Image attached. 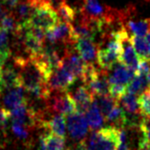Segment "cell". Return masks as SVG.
<instances>
[{"label": "cell", "mask_w": 150, "mask_h": 150, "mask_svg": "<svg viewBox=\"0 0 150 150\" xmlns=\"http://www.w3.org/2000/svg\"><path fill=\"white\" fill-rule=\"evenodd\" d=\"M120 128L107 126L98 129L85 142L88 150H117L120 144Z\"/></svg>", "instance_id": "obj_1"}, {"label": "cell", "mask_w": 150, "mask_h": 150, "mask_svg": "<svg viewBox=\"0 0 150 150\" xmlns=\"http://www.w3.org/2000/svg\"><path fill=\"white\" fill-rule=\"evenodd\" d=\"M60 21L57 11L54 9L52 3L45 1L35 9L28 23L33 27L40 28L45 32L52 30Z\"/></svg>", "instance_id": "obj_2"}, {"label": "cell", "mask_w": 150, "mask_h": 150, "mask_svg": "<svg viewBox=\"0 0 150 150\" xmlns=\"http://www.w3.org/2000/svg\"><path fill=\"white\" fill-rule=\"evenodd\" d=\"M136 73L127 68L120 62H118L112 69L111 74L108 76L109 84V94L113 98H120L126 92L127 85L129 84Z\"/></svg>", "instance_id": "obj_3"}, {"label": "cell", "mask_w": 150, "mask_h": 150, "mask_svg": "<svg viewBox=\"0 0 150 150\" xmlns=\"http://www.w3.org/2000/svg\"><path fill=\"white\" fill-rule=\"evenodd\" d=\"M47 101V110L58 115H71L76 112V106L71 95L67 92H58Z\"/></svg>", "instance_id": "obj_4"}, {"label": "cell", "mask_w": 150, "mask_h": 150, "mask_svg": "<svg viewBox=\"0 0 150 150\" xmlns=\"http://www.w3.org/2000/svg\"><path fill=\"white\" fill-rule=\"evenodd\" d=\"M120 41H122V52H120L119 62L125 65L130 70L137 73L139 64H140V58L134 49L131 36L128 35L125 29L120 32Z\"/></svg>", "instance_id": "obj_5"}, {"label": "cell", "mask_w": 150, "mask_h": 150, "mask_svg": "<svg viewBox=\"0 0 150 150\" xmlns=\"http://www.w3.org/2000/svg\"><path fill=\"white\" fill-rule=\"evenodd\" d=\"M62 66L70 71L76 78L83 80L88 70L89 64L82 59L76 50L66 49L62 57Z\"/></svg>", "instance_id": "obj_6"}, {"label": "cell", "mask_w": 150, "mask_h": 150, "mask_svg": "<svg viewBox=\"0 0 150 150\" xmlns=\"http://www.w3.org/2000/svg\"><path fill=\"white\" fill-rule=\"evenodd\" d=\"M76 76L68 71L66 68L60 66L56 71L53 72L48 80V88L50 92L58 93V92H66L68 88L75 82Z\"/></svg>", "instance_id": "obj_7"}, {"label": "cell", "mask_w": 150, "mask_h": 150, "mask_svg": "<svg viewBox=\"0 0 150 150\" xmlns=\"http://www.w3.org/2000/svg\"><path fill=\"white\" fill-rule=\"evenodd\" d=\"M66 124L69 135L73 140L78 142L84 141V138L88 133L89 124L83 113L76 111L69 115L66 120Z\"/></svg>", "instance_id": "obj_8"}, {"label": "cell", "mask_w": 150, "mask_h": 150, "mask_svg": "<svg viewBox=\"0 0 150 150\" xmlns=\"http://www.w3.org/2000/svg\"><path fill=\"white\" fill-rule=\"evenodd\" d=\"M72 28L73 24L59 21L56 27L46 32V40L51 44L59 42L66 46L68 44H74L72 38Z\"/></svg>", "instance_id": "obj_9"}, {"label": "cell", "mask_w": 150, "mask_h": 150, "mask_svg": "<svg viewBox=\"0 0 150 150\" xmlns=\"http://www.w3.org/2000/svg\"><path fill=\"white\" fill-rule=\"evenodd\" d=\"M74 48L87 64H94L97 59L98 46L93 40L79 38L74 43Z\"/></svg>", "instance_id": "obj_10"}, {"label": "cell", "mask_w": 150, "mask_h": 150, "mask_svg": "<svg viewBox=\"0 0 150 150\" xmlns=\"http://www.w3.org/2000/svg\"><path fill=\"white\" fill-rule=\"evenodd\" d=\"M71 95L73 100L75 101L76 106V111L85 113L90 105L93 103L95 100V96L90 92V90L87 88L85 85H81L75 89L72 93H69Z\"/></svg>", "instance_id": "obj_11"}, {"label": "cell", "mask_w": 150, "mask_h": 150, "mask_svg": "<svg viewBox=\"0 0 150 150\" xmlns=\"http://www.w3.org/2000/svg\"><path fill=\"white\" fill-rule=\"evenodd\" d=\"M20 86L22 87L16 69L12 66H4L0 70V91H9Z\"/></svg>", "instance_id": "obj_12"}, {"label": "cell", "mask_w": 150, "mask_h": 150, "mask_svg": "<svg viewBox=\"0 0 150 150\" xmlns=\"http://www.w3.org/2000/svg\"><path fill=\"white\" fill-rule=\"evenodd\" d=\"M65 139L54 133L42 135L39 139L38 150H64Z\"/></svg>", "instance_id": "obj_13"}, {"label": "cell", "mask_w": 150, "mask_h": 150, "mask_svg": "<svg viewBox=\"0 0 150 150\" xmlns=\"http://www.w3.org/2000/svg\"><path fill=\"white\" fill-rule=\"evenodd\" d=\"M26 101L27 100L24 96V88L21 86L9 90V92H7L5 96L3 97L4 108L10 111L17 106L25 103Z\"/></svg>", "instance_id": "obj_14"}, {"label": "cell", "mask_w": 150, "mask_h": 150, "mask_svg": "<svg viewBox=\"0 0 150 150\" xmlns=\"http://www.w3.org/2000/svg\"><path fill=\"white\" fill-rule=\"evenodd\" d=\"M82 16L101 19L107 17L109 13H107V8L102 6L98 0H84Z\"/></svg>", "instance_id": "obj_15"}, {"label": "cell", "mask_w": 150, "mask_h": 150, "mask_svg": "<svg viewBox=\"0 0 150 150\" xmlns=\"http://www.w3.org/2000/svg\"><path fill=\"white\" fill-rule=\"evenodd\" d=\"M118 101L126 114L131 116H142L140 105H139V98H137V95L126 91Z\"/></svg>", "instance_id": "obj_16"}, {"label": "cell", "mask_w": 150, "mask_h": 150, "mask_svg": "<svg viewBox=\"0 0 150 150\" xmlns=\"http://www.w3.org/2000/svg\"><path fill=\"white\" fill-rule=\"evenodd\" d=\"M66 120L63 115H54L48 119L44 123L45 129L49 130L51 133L58 135L60 137H65L66 133Z\"/></svg>", "instance_id": "obj_17"}, {"label": "cell", "mask_w": 150, "mask_h": 150, "mask_svg": "<svg viewBox=\"0 0 150 150\" xmlns=\"http://www.w3.org/2000/svg\"><path fill=\"white\" fill-rule=\"evenodd\" d=\"M131 40L140 60H150V39L146 36L131 35Z\"/></svg>", "instance_id": "obj_18"}, {"label": "cell", "mask_w": 150, "mask_h": 150, "mask_svg": "<svg viewBox=\"0 0 150 150\" xmlns=\"http://www.w3.org/2000/svg\"><path fill=\"white\" fill-rule=\"evenodd\" d=\"M85 117L87 122L89 124V127L93 130H98L103 124V115L98 108L96 100H94L93 103L90 105L88 110L85 112Z\"/></svg>", "instance_id": "obj_19"}, {"label": "cell", "mask_w": 150, "mask_h": 150, "mask_svg": "<svg viewBox=\"0 0 150 150\" xmlns=\"http://www.w3.org/2000/svg\"><path fill=\"white\" fill-rule=\"evenodd\" d=\"M105 119L108 122L112 123L113 126H116L118 128H124L129 123V120H128L126 113L122 106L120 105V103L115 106V108Z\"/></svg>", "instance_id": "obj_20"}, {"label": "cell", "mask_w": 150, "mask_h": 150, "mask_svg": "<svg viewBox=\"0 0 150 150\" xmlns=\"http://www.w3.org/2000/svg\"><path fill=\"white\" fill-rule=\"evenodd\" d=\"M95 100H96L98 108H100L101 114L103 115L104 118H106L110 114L111 111L115 108V106L119 103V101L113 98L110 94L95 97Z\"/></svg>", "instance_id": "obj_21"}, {"label": "cell", "mask_w": 150, "mask_h": 150, "mask_svg": "<svg viewBox=\"0 0 150 150\" xmlns=\"http://www.w3.org/2000/svg\"><path fill=\"white\" fill-rule=\"evenodd\" d=\"M150 85L148 84L146 76L144 75L136 74L131 81L127 85L126 91L135 95H141L148 88Z\"/></svg>", "instance_id": "obj_22"}, {"label": "cell", "mask_w": 150, "mask_h": 150, "mask_svg": "<svg viewBox=\"0 0 150 150\" xmlns=\"http://www.w3.org/2000/svg\"><path fill=\"white\" fill-rule=\"evenodd\" d=\"M126 27L131 33L132 35L136 36H146L150 33V18L140 21L128 20Z\"/></svg>", "instance_id": "obj_23"}, {"label": "cell", "mask_w": 150, "mask_h": 150, "mask_svg": "<svg viewBox=\"0 0 150 150\" xmlns=\"http://www.w3.org/2000/svg\"><path fill=\"white\" fill-rule=\"evenodd\" d=\"M57 13L58 14L59 19H61V21H64V22L70 24H73V22L75 21L76 18L75 10L72 7L69 6L65 1H61L58 3Z\"/></svg>", "instance_id": "obj_24"}, {"label": "cell", "mask_w": 150, "mask_h": 150, "mask_svg": "<svg viewBox=\"0 0 150 150\" xmlns=\"http://www.w3.org/2000/svg\"><path fill=\"white\" fill-rule=\"evenodd\" d=\"M16 19L19 23L26 22L30 17L32 16L33 13L35 11V7L33 6L31 3H29L28 1L25 2H19V4L16 7Z\"/></svg>", "instance_id": "obj_25"}, {"label": "cell", "mask_w": 150, "mask_h": 150, "mask_svg": "<svg viewBox=\"0 0 150 150\" xmlns=\"http://www.w3.org/2000/svg\"><path fill=\"white\" fill-rule=\"evenodd\" d=\"M0 27L6 30L7 32H11L13 35H16L18 31V28H19V22H18L16 17L13 13H8L4 17V19L2 20Z\"/></svg>", "instance_id": "obj_26"}, {"label": "cell", "mask_w": 150, "mask_h": 150, "mask_svg": "<svg viewBox=\"0 0 150 150\" xmlns=\"http://www.w3.org/2000/svg\"><path fill=\"white\" fill-rule=\"evenodd\" d=\"M141 114L142 117H150V86L139 97Z\"/></svg>", "instance_id": "obj_27"}, {"label": "cell", "mask_w": 150, "mask_h": 150, "mask_svg": "<svg viewBox=\"0 0 150 150\" xmlns=\"http://www.w3.org/2000/svg\"><path fill=\"white\" fill-rule=\"evenodd\" d=\"M29 129H30V128L26 125H23V124H20L17 122L12 123L13 133L16 135L18 139H20V140H27L29 138V134H30Z\"/></svg>", "instance_id": "obj_28"}, {"label": "cell", "mask_w": 150, "mask_h": 150, "mask_svg": "<svg viewBox=\"0 0 150 150\" xmlns=\"http://www.w3.org/2000/svg\"><path fill=\"white\" fill-rule=\"evenodd\" d=\"M0 52L6 54H11L9 32L0 27Z\"/></svg>", "instance_id": "obj_29"}, {"label": "cell", "mask_w": 150, "mask_h": 150, "mask_svg": "<svg viewBox=\"0 0 150 150\" xmlns=\"http://www.w3.org/2000/svg\"><path fill=\"white\" fill-rule=\"evenodd\" d=\"M140 129L145 137L146 141L150 144V117H142L140 122Z\"/></svg>", "instance_id": "obj_30"}, {"label": "cell", "mask_w": 150, "mask_h": 150, "mask_svg": "<svg viewBox=\"0 0 150 150\" xmlns=\"http://www.w3.org/2000/svg\"><path fill=\"white\" fill-rule=\"evenodd\" d=\"M11 118L10 110H7L6 108H0V129L5 131L8 125V120Z\"/></svg>", "instance_id": "obj_31"}, {"label": "cell", "mask_w": 150, "mask_h": 150, "mask_svg": "<svg viewBox=\"0 0 150 150\" xmlns=\"http://www.w3.org/2000/svg\"><path fill=\"white\" fill-rule=\"evenodd\" d=\"M149 71H150V60H140V64H139L136 74L145 76Z\"/></svg>", "instance_id": "obj_32"}, {"label": "cell", "mask_w": 150, "mask_h": 150, "mask_svg": "<svg viewBox=\"0 0 150 150\" xmlns=\"http://www.w3.org/2000/svg\"><path fill=\"white\" fill-rule=\"evenodd\" d=\"M19 2V0H3V4L6 6L7 9H16Z\"/></svg>", "instance_id": "obj_33"}, {"label": "cell", "mask_w": 150, "mask_h": 150, "mask_svg": "<svg viewBox=\"0 0 150 150\" xmlns=\"http://www.w3.org/2000/svg\"><path fill=\"white\" fill-rule=\"evenodd\" d=\"M138 150H150V144L146 141L145 137L141 140L140 144L138 145Z\"/></svg>", "instance_id": "obj_34"}, {"label": "cell", "mask_w": 150, "mask_h": 150, "mask_svg": "<svg viewBox=\"0 0 150 150\" xmlns=\"http://www.w3.org/2000/svg\"><path fill=\"white\" fill-rule=\"evenodd\" d=\"M9 54H6L4 53H2V52H0V70L4 67V65H5V62L6 60L9 58Z\"/></svg>", "instance_id": "obj_35"}, {"label": "cell", "mask_w": 150, "mask_h": 150, "mask_svg": "<svg viewBox=\"0 0 150 150\" xmlns=\"http://www.w3.org/2000/svg\"><path fill=\"white\" fill-rule=\"evenodd\" d=\"M9 13L7 12V9L3 7V5H0V24H1L2 20L4 19V17L8 14Z\"/></svg>", "instance_id": "obj_36"}, {"label": "cell", "mask_w": 150, "mask_h": 150, "mask_svg": "<svg viewBox=\"0 0 150 150\" xmlns=\"http://www.w3.org/2000/svg\"><path fill=\"white\" fill-rule=\"evenodd\" d=\"M145 76H146V79H147V81H148V84L150 85V71L145 75Z\"/></svg>", "instance_id": "obj_37"}, {"label": "cell", "mask_w": 150, "mask_h": 150, "mask_svg": "<svg viewBox=\"0 0 150 150\" xmlns=\"http://www.w3.org/2000/svg\"><path fill=\"white\" fill-rule=\"evenodd\" d=\"M54 1H59V2H61L60 0H54Z\"/></svg>", "instance_id": "obj_38"}]
</instances>
